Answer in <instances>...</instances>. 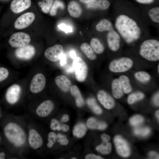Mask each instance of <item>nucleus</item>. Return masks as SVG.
<instances>
[{
  "instance_id": "56",
  "label": "nucleus",
  "mask_w": 159,
  "mask_h": 159,
  "mask_svg": "<svg viewBox=\"0 0 159 159\" xmlns=\"http://www.w3.org/2000/svg\"><path fill=\"white\" fill-rule=\"evenodd\" d=\"M158 73H159V64H158Z\"/></svg>"
},
{
  "instance_id": "2",
  "label": "nucleus",
  "mask_w": 159,
  "mask_h": 159,
  "mask_svg": "<svg viewBox=\"0 0 159 159\" xmlns=\"http://www.w3.org/2000/svg\"><path fill=\"white\" fill-rule=\"evenodd\" d=\"M3 132L6 139L16 147L22 146L25 143V133L22 128L16 123H6L3 127Z\"/></svg>"
},
{
  "instance_id": "55",
  "label": "nucleus",
  "mask_w": 159,
  "mask_h": 159,
  "mask_svg": "<svg viewBox=\"0 0 159 159\" xmlns=\"http://www.w3.org/2000/svg\"><path fill=\"white\" fill-rule=\"evenodd\" d=\"M1 107H0V118L1 116Z\"/></svg>"
},
{
  "instance_id": "32",
  "label": "nucleus",
  "mask_w": 159,
  "mask_h": 159,
  "mask_svg": "<svg viewBox=\"0 0 159 159\" xmlns=\"http://www.w3.org/2000/svg\"><path fill=\"white\" fill-rule=\"evenodd\" d=\"M59 8L63 9L64 8V5L63 3L59 0H55L53 3L51 7L49 13L51 16H55L57 13V9Z\"/></svg>"
},
{
  "instance_id": "10",
  "label": "nucleus",
  "mask_w": 159,
  "mask_h": 159,
  "mask_svg": "<svg viewBox=\"0 0 159 159\" xmlns=\"http://www.w3.org/2000/svg\"><path fill=\"white\" fill-rule=\"evenodd\" d=\"M116 150L118 153L123 157H127L130 155V150L127 142L121 136H116L114 139Z\"/></svg>"
},
{
  "instance_id": "40",
  "label": "nucleus",
  "mask_w": 159,
  "mask_h": 159,
  "mask_svg": "<svg viewBox=\"0 0 159 159\" xmlns=\"http://www.w3.org/2000/svg\"><path fill=\"white\" fill-rule=\"evenodd\" d=\"M50 127L51 128L54 130L59 131L61 130V124L57 120L54 119L51 120L50 124Z\"/></svg>"
},
{
  "instance_id": "35",
  "label": "nucleus",
  "mask_w": 159,
  "mask_h": 159,
  "mask_svg": "<svg viewBox=\"0 0 159 159\" xmlns=\"http://www.w3.org/2000/svg\"><path fill=\"white\" fill-rule=\"evenodd\" d=\"M148 15L151 20L153 22L159 23V7H155L150 9Z\"/></svg>"
},
{
  "instance_id": "50",
  "label": "nucleus",
  "mask_w": 159,
  "mask_h": 159,
  "mask_svg": "<svg viewBox=\"0 0 159 159\" xmlns=\"http://www.w3.org/2000/svg\"><path fill=\"white\" fill-rule=\"evenodd\" d=\"M6 157V154L4 151H0V159H4Z\"/></svg>"
},
{
  "instance_id": "51",
  "label": "nucleus",
  "mask_w": 159,
  "mask_h": 159,
  "mask_svg": "<svg viewBox=\"0 0 159 159\" xmlns=\"http://www.w3.org/2000/svg\"><path fill=\"white\" fill-rule=\"evenodd\" d=\"M82 2L85 3H89L96 0H80Z\"/></svg>"
},
{
  "instance_id": "36",
  "label": "nucleus",
  "mask_w": 159,
  "mask_h": 159,
  "mask_svg": "<svg viewBox=\"0 0 159 159\" xmlns=\"http://www.w3.org/2000/svg\"><path fill=\"white\" fill-rule=\"evenodd\" d=\"M143 118L140 115H135L132 117L130 120V124L134 126H138L143 123Z\"/></svg>"
},
{
  "instance_id": "29",
  "label": "nucleus",
  "mask_w": 159,
  "mask_h": 159,
  "mask_svg": "<svg viewBox=\"0 0 159 159\" xmlns=\"http://www.w3.org/2000/svg\"><path fill=\"white\" fill-rule=\"evenodd\" d=\"M134 77L139 82L143 83L148 82L151 79L150 74L148 72L143 71H140L136 72L134 74Z\"/></svg>"
},
{
  "instance_id": "22",
  "label": "nucleus",
  "mask_w": 159,
  "mask_h": 159,
  "mask_svg": "<svg viewBox=\"0 0 159 159\" xmlns=\"http://www.w3.org/2000/svg\"><path fill=\"white\" fill-rule=\"evenodd\" d=\"M86 124L87 127L91 129L103 130L107 126V124L103 122L99 121L93 117H91L87 120Z\"/></svg>"
},
{
  "instance_id": "37",
  "label": "nucleus",
  "mask_w": 159,
  "mask_h": 159,
  "mask_svg": "<svg viewBox=\"0 0 159 159\" xmlns=\"http://www.w3.org/2000/svg\"><path fill=\"white\" fill-rule=\"evenodd\" d=\"M150 131V129L147 127H138L134 130V133L138 135L145 136L148 135Z\"/></svg>"
},
{
  "instance_id": "28",
  "label": "nucleus",
  "mask_w": 159,
  "mask_h": 159,
  "mask_svg": "<svg viewBox=\"0 0 159 159\" xmlns=\"http://www.w3.org/2000/svg\"><path fill=\"white\" fill-rule=\"evenodd\" d=\"M86 125L83 123H79L76 125L73 130V135L78 138L82 137L87 131Z\"/></svg>"
},
{
  "instance_id": "30",
  "label": "nucleus",
  "mask_w": 159,
  "mask_h": 159,
  "mask_svg": "<svg viewBox=\"0 0 159 159\" xmlns=\"http://www.w3.org/2000/svg\"><path fill=\"white\" fill-rule=\"evenodd\" d=\"M87 103L92 110L96 114L100 115L102 110L100 107L98 105L95 99L94 98L90 97L87 100Z\"/></svg>"
},
{
  "instance_id": "5",
  "label": "nucleus",
  "mask_w": 159,
  "mask_h": 159,
  "mask_svg": "<svg viewBox=\"0 0 159 159\" xmlns=\"http://www.w3.org/2000/svg\"><path fill=\"white\" fill-rule=\"evenodd\" d=\"M73 64L76 80L79 82H83L86 79L88 74V69L86 63L80 57H75L74 58Z\"/></svg>"
},
{
  "instance_id": "33",
  "label": "nucleus",
  "mask_w": 159,
  "mask_h": 159,
  "mask_svg": "<svg viewBox=\"0 0 159 159\" xmlns=\"http://www.w3.org/2000/svg\"><path fill=\"white\" fill-rule=\"evenodd\" d=\"M112 148L111 144L108 142H103L96 148V150L103 154H107L111 152Z\"/></svg>"
},
{
  "instance_id": "19",
  "label": "nucleus",
  "mask_w": 159,
  "mask_h": 159,
  "mask_svg": "<svg viewBox=\"0 0 159 159\" xmlns=\"http://www.w3.org/2000/svg\"><path fill=\"white\" fill-rule=\"evenodd\" d=\"M67 10L70 16L74 18L79 17L81 15L82 10L79 4L76 1H70L68 5Z\"/></svg>"
},
{
  "instance_id": "16",
  "label": "nucleus",
  "mask_w": 159,
  "mask_h": 159,
  "mask_svg": "<svg viewBox=\"0 0 159 159\" xmlns=\"http://www.w3.org/2000/svg\"><path fill=\"white\" fill-rule=\"evenodd\" d=\"M98 100L106 109L113 108L115 105V102L112 97L107 92L103 90L98 91L97 95Z\"/></svg>"
},
{
  "instance_id": "54",
  "label": "nucleus",
  "mask_w": 159,
  "mask_h": 159,
  "mask_svg": "<svg viewBox=\"0 0 159 159\" xmlns=\"http://www.w3.org/2000/svg\"><path fill=\"white\" fill-rule=\"evenodd\" d=\"M1 141H2V137H1V135L0 133V145L1 143Z\"/></svg>"
},
{
  "instance_id": "3",
  "label": "nucleus",
  "mask_w": 159,
  "mask_h": 159,
  "mask_svg": "<svg viewBox=\"0 0 159 159\" xmlns=\"http://www.w3.org/2000/svg\"><path fill=\"white\" fill-rule=\"evenodd\" d=\"M139 54L143 58L150 61L159 60V41L155 39L145 40L141 44Z\"/></svg>"
},
{
  "instance_id": "45",
  "label": "nucleus",
  "mask_w": 159,
  "mask_h": 159,
  "mask_svg": "<svg viewBox=\"0 0 159 159\" xmlns=\"http://www.w3.org/2000/svg\"><path fill=\"white\" fill-rule=\"evenodd\" d=\"M149 156L151 159H159L158 154L155 151L150 152L149 153Z\"/></svg>"
},
{
  "instance_id": "52",
  "label": "nucleus",
  "mask_w": 159,
  "mask_h": 159,
  "mask_svg": "<svg viewBox=\"0 0 159 159\" xmlns=\"http://www.w3.org/2000/svg\"><path fill=\"white\" fill-rule=\"evenodd\" d=\"M70 54L71 57L74 58L75 57V53L74 51H71L70 52Z\"/></svg>"
},
{
  "instance_id": "24",
  "label": "nucleus",
  "mask_w": 159,
  "mask_h": 159,
  "mask_svg": "<svg viewBox=\"0 0 159 159\" xmlns=\"http://www.w3.org/2000/svg\"><path fill=\"white\" fill-rule=\"evenodd\" d=\"M95 28L98 32L109 31L114 29L111 21L106 19L100 20L96 24Z\"/></svg>"
},
{
  "instance_id": "44",
  "label": "nucleus",
  "mask_w": 159,
  "mask_h": 159,
  "mask_svg": "<svg viewBox=\"0 0 159 159\" xmlns=\"http://www.w3.org/2000/svg\"><path fill=\"white\" fill-rule=\"evenodd\" d=\"M159 99V92H157L154 95L153 98V103L156 106H158Z\"/></svg>"
},
{
  "instance_id": "6",
  "label": "nucleus",
  "mask_w": 159,
  "mask_h": 159,
  "mask_svg": "<svg viewBox=\"0 0 159 159\" xmlns=\"http://www.w3.org/2000/svg\"><path fill=\"white\" fill-rule=\"evenodd\" d=\"M30 41V37L28 34L23 32H17L11 36L8 42L11 47L19 48L28 45Z\"/></svg>"
},
{
  "instance_id": "27",
  "label": "nucleus",
  "mask_w": 159,
  "mask_h": 159,
  "mask_svg": "<svg viewBox=\"0 0 159 159\" xmlns=\"http://www.w3.org/2000/svg\"><path fill=\"white\" fill-rule=\"evenodd\" d=\"M90 46L94 52L97 54L102 53L104 50V47L100 41L97 38H92L90 42Z\"/></svg>"
},
{
  "instance_id": "18",
  "label": "nucleus",
  "mask_w": 159,
  "mask_h": 159,
  "mask_svg": "<svg viewBox=\"0 0 159 159\" xmlns=\"http://www.w3.org/2000/svg\"><path fill=\"white\" fill-rule=\"evenodd\" d=\"M55 82L59 88L65 92H67L69 90L72 85L70 80L63 75L57 76L55 79Z\"/></svg>"
},
{
  "instance_id": "46",
  "label": "nucleus",
  "mask_w": 159,
  "mask_h": 159,
  "mask_svg": "<svg viewBox=\"0 0 159 159\" xmlns=\"http://www.w3.org/2000/svg\"><path fill=\"white\" fill-rule=\"evenodd\" d=\"M101 138L103 142H108L110 139V136L105 134H103L101 136Z\"/></svg>"
},
{
  "instance_id": "23",
  "label": "nucleus",
  "mask_w": 159,
  "mask_h": 159,
  "mask_svg": "<svg viewBox=\"0 0 159 159\" xmlns=\"http://www.w3.org/2000/svg\"><path fill=\"white\" fill-rule=\"evenodd\" d=\"M110 5V3L108 0H96L88 3L87 6L90 8L104 10L107 9Z\"/></svg>"
},
{
  "instance_id": "21",
  "label": "nucleus",
  "mask_w": 159,
  "mask_h": 159,
  "mask_svg": "<svg viewBox=\"0 0 159 159\" xmlns=\"http://www.w3.org/2000/svg\"><path fill=\"white\" fill-rule=\"evenodd\" d=\"M112 93L116 99L121 98L123 94V92L121 87L119 79L115 78L113 80L111 84Z\"/></svg>"
},
{
  "instance_id": "49",
  "label": "nucleus",
  "mask_w": 159,
  "mask_h": 159,
  "mask_svg": "<svg viewBox=\"0 0 159 159\" xmlns=\"http://www.w3.org/2000/svg\"><path fill=\"white\" fill-rule=\"evenodd\" d=\"M69 116L67 114H64L63 115L61 118V121L63 122H66L69 120Z\"/></svg>"
},
{
  "instance_id": "48",
  "label": "nucleus",
  "mask_w": 159,
  "mask_h": 159,
  "mask_svg": "<svg viewBox=\"0 0 159 159\" xmlns=\"http://www.w3.org/2000/svg\"><path fill=\"white\" fill-rule=\"evenodd\" d=\"M154 0H136V1L138 3L147 4H150L153 2Z\"/></svg>"
},
{
  "instance_id": "7",
  "label": "nucleus",
  "mask_w": 159,
  "mask_h": 159,
  "mask_svg": "<svg viewBox=\"0 0 159 159\" xmlns=\"http://www.w3.org/2000/svg\"><path fill=\"white\" fill-rule=\"evenodd\" d=\"M63 54V47L59 44H56L48 48L44 53L45 57L52 62H57L60 60Z\"/></svg>"
},
{
  "instance_id": "38",
  "label": "nucleus",
  "mask_w": 159,
  "mask_h": 159,
  "mask_svg": "<svg viewBox=\"0 0 159 159\" xmlns=\"http://www.w3.org/2000/svg\"><path fill=\"white\" fill-rule=\"evenodd\" d=\"M57 139V135L54 132H51L48 134V143L47 144L48 148H51L53 146Z\"/></svg>"
},
{
  "instance_id": "4",
  "label": "nucleus",
  "mask_w": 159,
  "mask_h": 159,
  "mask_svg": "<svg viewBox=\"0 0 159 159\" xmlns=\"http://www.w3.org/2000/svg\"><path fill=\"white\" fill-rule=\"evenodd\" d=\"M133 65V61L130 58L122 57L111 61L109 65V69L114 73L123 72L130 70Z\"/></svg>"
},
{
  "instance_id": "15",
  "label": "nucleus",
  "mask_w": 159,
  "mask_h": 159,
  "mask_svg": "<svg viewBox=\"0 0 159 159\" xmlns=\"http://www.w3.org/2000/svg\"><path fill=\"white\" fill-rule=\"evenodd\" d=\"M54 107V103L52 101L50 100H45L37 107L36 113L40 117H46L51 113Z\"/></svg>"
},
{
  "instance_id": "9",
  "label": "nucleus",
  "mask_w": 159,
  "mask_h": 159,
  "mask_svg": "<svg viewBox=\"0 0 159 159\" xmlns=\"http://www.w3.org/2000/svg\"><path fill=\"white\" fill-rule=\"evenodd\" d=\"M21 87L18 84H14L9 87L5 94L6 101L10 104L13 105L18 101L21 92Z\"/></svg>"
},
{
  "instance_id": "13",
  "label": "nucleus",
  "mask_w": 159,
  "mask_h": 159,
  "mask_svg": "<svg viewBox=\"0 0 159 159\" xmlns=\"http://www.w3.org/2000/svg\"><path fill=\"white\" fill-rule=\"evenodd\" d=\"M35 53V49L32 45L26 46L17 48L15 51L14 55L18 59L29 60L32 58Z\"/></svg>"
},
{
  "instance_id": "12",
  "label": "nucleus",
  "mask_w": 159,
  "mask_h": 159,
  "mask_svg": "<svg viewBox=\"0 0 159 159\" xmlns=\"http://www.w3.org/2000/svg\"><path fill=\"white\" fill-rule=\"evenodd\" d=\"M107 42L109 49L115 52L119 49L120 44V35L114 29L108 31L107 34Z\"/></svg>"
},
{
  "instance_id": "31",
  "label": "nucleus",
  "mask_w": 159,
  "mask_h": 159,
  "mask_svg": "<svg viewBox=\"0 0 159 159\" xmlns=\"http://www.w3.org/2000/svg\"><path fill=\"white\" fill-rule=\"evenodd\" d=\"M144 94L140 92H133L129 95L127 98V102L130 105L133 104L137 101L143 99L144 97Z\"/></svg>"
},
{
  "instance_id": "43",
  "label": "nucleus",
  "mask_w": 159,
  "mask_h": 159,
  "mask_svg": "<svg viewBox=\"0 0 159 159\" xmlns=\"http://www.w3.org/2000/svg\"><path fill=\"white\" fill-rule=\"evenodd\" d=\"M86 159H103L100 156L97 155L93 154H89L85 157Z\"/></svg>"
},
{
  "instance_id": "53",
  "label": "nucleus",
  "mask_w": 159,
  "mask_h": 159,
  "mask_svg": "<svg viewBox=\"0 0 159 159\" xmlns=\"http://www.w3.org/2000/svg\"><path fill=\"white\" fill-rule=\"evenodd\" d=\"M156 115L157 118L159 120V111L158 110L157 111L156 113Z\"/></svg>"
},
{
  "instance_id": "14",
  "label": "nucleus",
  "mask_w": 159,
  "mask_h": 159,
  "mask_svg": "<svg viewBox=\"0 0 159 159\" xmlns=\"http://www.w3.org/2000/svg\"><path fill=\"white\" fill-rule=\"evenodd\" d=\"M28 142L30 146L34 150L40 148L43 144L41 136L37 130L33 128L29 131Z\"/></svg>"
},
{
  "instance_id": "34",
  "label": "nucleus",
  "mask_w": 159,
  "mask_h": 159,
  "mask_svg": "<svg viewBox=\"0 0 159 159\" xmlns=\"http://www.w3.org/2000/svg\"><path fill=\"white\" fill-rule=\"evenodd\" d=\"M53 2V0H44L39 2L38 4L44 13L47 14L49 12Z\"/></svg>"
},
{
  "instance_id": "1",
  "label": "nucleus",
  "mask_w": 159,
  "mask_h": 159,
  "mask_svg": "<svg viewBox=\"0 0 159 159\" xmlns=\"http://www.w3.org/2000/svg\"><path fill=\"white\" fill-rule=\"evenodd\" d=\"M114 25L117 32L127 43H132L140 37L141 31L137 23L127 15L121 14L118 16Z\"/></svg>"
},
{
  "instance_id": "25",
  "label": "nucleus",
  "mask_w": 159,
  "mask_h": 159,
  "mask_svg": "<svg viewBox=\"0 0 159 159\" xmlns=\"http://www.w3.org/2000/svg\"><path fill=\"white\" fill-rule=\"evenodd\" d=\"M119 79L123 92L125 94L131 92L132 91V88L128 77L126 75H122L119 77Z\"/></svg>"
},
{
  "instance_id": "8",
  "label": "nucleus",
  "mask_w": 159,
  "mask_h": 159,
  "mask_svg": "<svg viewBox=\"0 0 159 159\" xmlns=\"http://www.w3.org/2000/svg\"><path fill=\"white\" fill-rule=\"evenodd\" d=\"M46 83V79L44 75L39 73L33 78L30 86V91L33 93H37L44 88Z\"/></svg>"
},
{
  "instance_id": "39",
  "label": "nucleus",
  "mask_w": 159,
  "mask_h": 159,
  "mask_svg": "<svg viewBox=\"0 0 159 159\" xmlns=\"http://www.w3.org/2000/svg\"><path fill=\"white\" fill-rule=\"evenodd\" d=\"M8 70L4 67H0V82L6 80L9 75Z\"/></svg>"
},
{
  "instance_id": "11",
  "label": "nucleus",
  "mask_w": 159,
  "mask_h": 159,
  "mask_svg": "<svg viewBox=\"0 0 159 159\" xmlns=\"http://www.w3.org/2000/svg\"><path fill=\"white\" fill-rule=\"evenodd\" d=\"M35 18V15L33 13H26L17 18L14 23V26L17 29H24L31 25Z\"/></svg>"
},
{
  "instance_id": "42",
  "label": "nucleus",
  "mask_w": 159,
  "mask_h": 159,
  "mask_svg": "<svg viewBox=\"0 0 159 159\" xmlns=\"http://www.w3.org/2000/svg\"><path fill=\"white\" fill-rule=\"evenodd\" d=\"M58 27L60 29L66 33L71 32H72V28L71 26L66 25L64 24H61L58 26Z\"/></svg>"
},
{
  "instance_id": "47",
  "label": "nucleus",
  "mask_w": 159,
  "mask_h": 159,
  "mask_svg": "<svg viewBox=\"0 0 159 159\" xmlns=\"http://www.w3.org/2000/svg\"><path fill=\"white\" fill-rule=\"evenodd\" d=\"M69 129L68 125L65 124H62L61 125V130L64 132L68 131Z\"/></svg>"
},
{
  "instance_id": "41",
  "label": "nucleus",
  "mask_w": 159,
  "mask_h": 159,
  "mask_svg": "<svg viewBox=\"0 0 159 159\" xmlns=\"http://www.w3.org/2000/svg\"><path fill=\"white\" fill-rule=\"evenodd\" d=\"M57 141L61 145H66L68 143V140L66 137L60 134H58L57 135Z\"/></svg>"
},
{
  "instance_id": "26",
  "label": "nucleus",
  "mask_w": 159,
  "mask_h": 159,
  "mask_svg": "<svg viewBox=\"0 0 159 159\" xmlns=\"http://www.w3.org/2000/svg\"><path fill=\"white\" fill-rule=\"evenodd\" d=\"M80 48L82 52L90 59L93 60L96 59L97 56L95 53L87 43H82L81 44Z\"/></svg>"
},
{
  "instance_id": "17",
  "label": "nucleus",
  "mask_w": 159,
  "mask_h": 159,
  "mask_svg": "<svg viewBox=\"0 0 159 159\" xmlns=\"http://www.w3.org/2000/svg\"><path fill=\"white\" fill-rule=\"evenodd\" d=\"M31 4V0H13L10 8L13 12L19 13L28 9Z\"/></svg>"
},
{
  "instance_id": "20",
  "label": "nucleus",
  "mask_w": 159,
  "mask_h": 159,
  "mask_svg": "<svg viewBox=\"0 0 159 159\" xmlns=\"http://www.w3.org/2000/svg\"><path fill=\"white\" fill-rule=\"evenodd\" d=\"M70 90L71 95L75 99L77 106L79 107L83 106L85 104L84 100L78 87L74 85L71 86Z\"/></svg>"
},
{
  "instance_id": "57",
  "label": "nucleus",
  "mask_w": 159,
  "mask_h": 159,
  "mask_svg": "<svg viewBox=\"0 0 159 159\" xmlns=\"http://www.w3.org/2000/svg\"><path fill=\"white\" fill-rule=\"evenodd\" d=\"M71 159H77V158L75 157H72Z\"/></svg>"
}]
</instances>
